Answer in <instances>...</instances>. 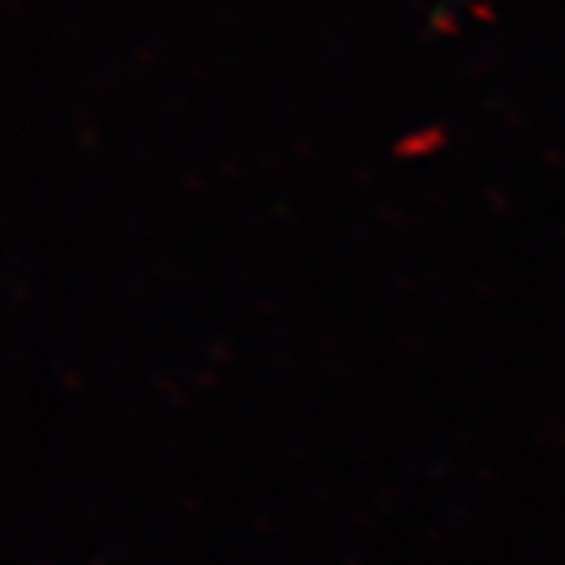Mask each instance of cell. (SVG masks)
Returning <instances> with one entry per match:
<instances>
[]
</instances>
